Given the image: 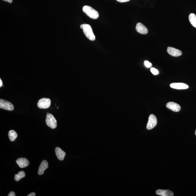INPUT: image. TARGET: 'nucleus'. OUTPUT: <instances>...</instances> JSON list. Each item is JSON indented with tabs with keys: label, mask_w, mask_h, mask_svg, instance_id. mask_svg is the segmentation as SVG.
Wrapping results in <instances>:
<instances>
[{
	"label": "nucleus",
	"mask_w": 196,
	"mask_h": 196,
	"mask_svg": "<svg viewBox=\"0 0 196 196\" xmlns=\"http://www.w3.org/2000/svg\"><path fill=\"white\" fill-rule=\"evenodd\" d=\"M136 30L140 34L145 35L148 33V30L144 25L141 23H138L136 26Z\"/></svg>",
	"instance_id": "obj_9"
},
{
	"label": "nucleus",
	"mask_w": 196,
	"mask_h": 196,
	"mask_svg": "<svg viewBox=\"0 0 196 196\" xmlns=\"http://www.w3.org/2000/svg\"><path fill=\"white\" fill-rule=\"evenodd\" d=\"M144 64L147 68H150L151 66V64L148 61H145Z\"/></svg>",
	"instance_id": "obj_19"
},
{
	"label": "nucleus",
	"mask_w": 196,
	"mask_h": 196,
	"mask_svg": "<svg viewBox=\"0 0 196 196\" xmlns=\"http://www.w3.org/2000/svg\"><path fill=\"white\" fill-rule=\"evenodd\" d=\"M166 106L169 109L174 112H179L181 109V106L173 102H168L166 104Z\"/></svg>",
	"instance_id": "obj_7"
},
{
	"label": "nucleus",
	"mask_w": 196,
	"mask_h": 196,
	"mask_svg": "<svg viewBox=\"0 0 196 196\" xmlns=\"http://www.w3.org/2000/svg\"><path fill=\"white\" fill-rule=\"evenodd\" d=\"M36 195L35 193L34 192H32L30 194H29L27 195V196H35Z\"/></svg>",
	"instance_id": "obj_22"
},
{
	"label": "nucleus",
	"mask_w": 196,
	"mask_h": 196,
	"mask_svg": "<svg viewBox=\"0 0 196 196\" xmlns=\"http://www.w3.org/2000/svg\"><path fill=\"white\" fill-rule=\"evenodd\" d=\"M80 27L83 29V32L88 38L91 41H94L95 40V36L93 33L91 26L90 25L84 24H81Z\"/></svg>",
	"instance_id": "obj_1"
},
{
	"label": "nucleus",
	"mask_w": 196,
	"mask_h": 196,
	"mask_svg": "<svg viewBox=\"0 0 196 196\" xmlns=\"http://www.w3.org/2000/svg\"><path fill=\"white\" fill-rule=\"evenodd\" d=\"M116 1L119 2L123 3L127 2V1H130V0H116Z\"/></svg>",
	"instance_id": "obj_21"
},
{
	"label": "nucleus",
	"mask_w": 196,
	"mask_h": 196,
	"mask_svg": "<svg viewBox=\"0 0 196 196\" xmlns=\"http://www.w3.org/2000/svg\"><path fill=\"white\" fill-rule=\"evenodd\" d=\"M2 84H3L2 81V80H1V79H0V87H1V86H2Z\"/></svg>",
	"instance_id": "obj_24"
},
{
	"label": "nucleus",
	"mask_w": 196,
	"mask_h": 196,
	"mask_svg": "<svg viewBox=\"0 0 196 196\" xmlns=\"http://www.w3.org/2000/svg\"><path fill=\"white\" fill-rule=\"evenodd\" d=\"M170 87L172 88L177 90H185L188 88V85L183 83H173L170 85Z\"/></svg>",
	"instance_id": "obj_10"
},
{
	"label": "nucleus",
	"mask_w": 196,
	"mask_h": 196,
	"mask_svg": "<svg viewBox=\"0 0 196 196\" xmlns=\"http://www.w3.org/2000/svg\"><path fill=\"white\" fill-rule=\"evenodd\" d=\"M195 134L196 136V130H195Z\"/></svg>",
	"instance_id": "obj_25"
},
{
	"label": "nucleus",
	"mask_w": 196,
	"mask_h": 196,
	"mask_svg": "<svg viewBox=\"0 0 196 196\" xmlns=\"http://www.w3.org/2000/svg\"><path fill=\"white\" fill-rule=\"evenodd\" d=\"M8 137L12 142L14 141L18 136L17 133L14 130H10L8 132Z\"/></svg>",
	"instance_id": "obj_15"
},
{
	"label": "nucleus",
	"mask_w": 196,
	"mask_h": 196,
	"mask_svg": "<svg viewBox=\"0 0 196 196\" xmlns=\"http://www.w3.org/2000/svg\"><path fill=\"white\" fill-rule=\"evenodd\" d=\"M56 156L60 161H63L66 155V153L59 147H56L55 149Z\"/></svg>",
	"instance_id": "obj_12"
},
{
	"label": "nucleus",
	"mask_w": 196,
	"mask_h": 196,
	"mask_svg": "<svg viewBox=\"0 0 196 196\" xmlns=\"http://www.w3.org/2000/svg\"><path fill=\"white\" fill-rule=\"evenodd\" d=\"M46 121L47 125L50 128L54 129L57 127V121L52 114L50 113L47 114Z\"/></svg>",
	"instance_id": "obj_3"
},
{
	"label": "nucleus",
	"mask_w": 196,
	"mask_h": 196,
	"mask_svg": "<svg viewBox=\"0 0 196 196\" xmlns=\"http://www.w3.org/2000/svg\"><path fill=\"white\" fill-rule=\"evenodd\" d=\"M0 108L8 111H13L14 109V106L12 104L4 99H0Z\"/></svg>",
	"instance_id": "obj_5"
},
{
	"label": "nucleus",
	"mask_w": 196,
	"mask_h": 196,
	"mask_svg": "<svg viewBox=\"0 0 196 196\" xmlns=\"http://www.w3.org/2000/svg\"><path fill=\"white\" fill-rule=\"evenodd\" d=\"M8 196H15V194L13 191H11L9 193V194H8Z\"/></svg>",
	"instance_id": "obj_20"
},
{
	"label": "nucleus",
	"mask_w": 196,
	"mask_h": 196,
	"mask_svg": "<svg viewBox=\"0 0 196 196\" xmlns=\"http://www.w3.org/2000/svg\"><path fill=\"white\" fill-rule=\"evenodd\" d=\"M167 52L169 55L174 57H178L182 55V52L180 50L172 47H168Z\"/></svg>",
	"instance_id": "obj_8"
},
{
	"label": "nucleus",
	"mask_w": 196,
	"mask_h": 196,
	"mask_svg": "<svg viewBox=\"0 0 196 196\" xmlns=\"http://www.w3.org/2000/svg\"><path fill=\"white\" fill-rule=\"evenodd\" d=\"M150 71L151 73L153 74L154 75H157L159 74V71L158 70L156 69L155 68H151L150 69Z\"/></svg>",
	"instance_id": "obj_18"
},
{
	"label": "nucleus",
	"mask_w": 196,
	"mask_h": 196,
	"mask_svg": "<svg viewBox=\"0 0 196 196\" xmlns=\"http://www.w3.org/2000/svg\"><path fill=\"white\" fill-rule=\"evenodd\" d=\"M157 195L162 196H173L174 194L173 192L169 190L159 189L156 191Z\"/></svg>",
	"instance_id": "obj_14"
},
{
	"label": "nucleus",
	"mask_w": 196,
	"mask_h": 196,
	"mask_svg": "<svg viewBox=\"0 0 196 196\" xmlns=\"http://www.w3.org/2000/svg\"><path fill=\"white\" fill-rule=\"evenodd\" d=\"M51 105V100L49 98H44L39 99L37 105L40 109H47Z\"/></svg>",
	"instance_id": "obj_4"
},
{
	"label": "nucleus",
	"mask_w": 196,
	"mask_h": 196,
	"mask_svg": "<svg viewBox=\"0 0 196 196\" xmlns=\"http://www.w3.org/2000/svg\"><path fill=\"white\" fill-rule=\"evenodd\" d=\"M48 167V163L46 160H43L41 162L38 169V175H42L43 174L44 171Z\"/></svg>",
	"instance_id": "obj_13"
},
{
	"label": "nucleus",
	"mask_w": 196,
	"mask_h": 196,
	"mask_svg": "<svg viewBox=\"0 0 196 196\" xmlns=\"http://www.w3.org/2000/svg\"><path fill=\"white\" fill-rule=\"evenodd\" d=\"M26 176V174L23 171L18 172V174H16L15 176V180L16 181H19L21 179L24 177Z\"/></svg>",
	"instance_id": "obj_17"
},
{
	"label": "nucleus",
	"mask_w": 196,
	"mask_h": 196,
	"mask_svg": "<svg viewBox=\"0 0 196 196\" xmlns=\"http://www.w3.org/2000/svg\"><path fill=\"white\" fill-rule=\"evenodd\" d=\"M3 1H7V2H8L10 3H11L13 1V0H3Z\"/></svg>",
	"instance_id": "obj_23"
},
{
	"label": "nucleus",
	"mask_w": 196,
	"mask_h": 196,
	"mask_svg": "<svg viewBox=\"0 0 196 196\" xmlns=\"http://www.w3.org/2000/svg\"><path fill=\"white\" fill-rule=\"evenodd\" d=\"M16 162L18 165L19 167L21 168L27 167L29 164V162L27 159L24 158H21L18 159Z\"/></svg>",
	"instance_id": "obj_11"
},
{
	"label": "nucleus",
	"mask_w": 196,
	"mask_h": 196,
	"mask_svg": "<svg viewBox=\"0 0 196 196\" xmlns=\"http://www.w3.org/2000/svg\"><path fill=\"white\" fill-rule=\"evenodd\" d=\"M83 11L90 18L97 19L99 17V14L98 12L90 6H84L83 7Z\"/></svg>",
	"instance_id": "obj_2"
},
{
	"label": "nucleus",
	"mask_w": 196,
	"mask_h": 196,
	"mask_svg": "<svg viewBox=\"0 0 196 196\" xmlns=\"http://www.w3.org/2000/svg\"><path fill=\"white\" fill-rule=\"evenodd\" d=\"M157 123L156 117L154 114H151L150 115L148 118V120L146 126V128L148 130H151L154 128Z\"/></svg>",
	"instance_id": "obj_6"
},
{
	"label": "nucleus",
	"mask_w": 196,
	"mask_h": 196,
	"mask_svg": "<svg viewBox=\"0 0 196 196\" xmlns=\"http://www.w3.org/2000/svg\"><path fill=\"white\" fill-rule=\"evenodd\" d=\"M189 20L190 23L192 25V26L196 28V15L191 13L189 16Z\"/></svg>",
	"instance_id": "obj_16"
}]
</instances>
